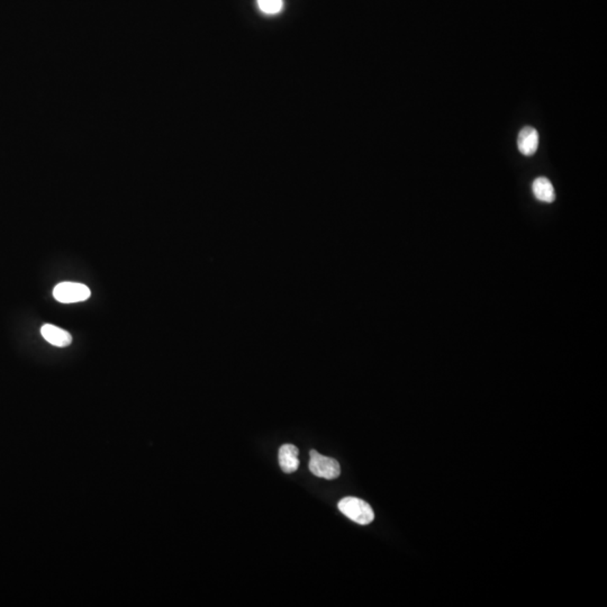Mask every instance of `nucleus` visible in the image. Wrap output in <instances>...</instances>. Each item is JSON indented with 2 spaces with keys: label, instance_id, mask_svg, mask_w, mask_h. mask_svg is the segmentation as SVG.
<instances>
[{
  "label": "nucleus",
  "instance_id": "1",
  "mask_svg": "<svg viewBox=\"0 0 607 607\" xmlns=\"http://www.w3.org/2000/svg\"><path fill=\"white\" fill-rule=\"evenodd\" d=\"M338 510L354 522L367 525L373 522L375 513L368 503L357 497H345L338 501Z\"/></svg>",
  "mask_w": 607,
  "mask_h": 607
},
{
  "label": "nucleus",
  "instance_id": "2",
  "mask_svg": "<svg viewBox=\"0 0 607 607\" xmlns=\"http://www.w3.org/2000/svg\"><path fill=\"white\" fill-rule=\"evenodd\" d=\"M310 473L319 478L332 480L341 475V467L338 461L333 458L325 457L319 454L317 451L310 450Z\"/></svg>",
  "mask_w": 607,
  "mask_h": 607
},
{
  "label": "nucleus",
  "instance_id": "3",
  "mask_svg": "<svg viewBox=\"0 0 607 607\" xmlns=\"http://www.w3.org/2000/svg\"><path fill=\"white\" fill-rule=\"evenodd\" d=\"M90 289L87 286L77 282H62L55 286L53 296L62 304L79 303L90 297Z\"/></svg>",
  "mask_w": 607,
  "mask_h": 607
},
{
  "label": "nucleus",
  "instance_id": "4",
  "mask_svg": "<svg viewBox=\"0 0 607 607\" xmlns=\"http://www.w3.org/2000/svg\"><path fill=\"white\" fill-rule=\"evenodd\" d=\"M517 147L521 153L526 157L533 156L538 147V133L534 127L526 126L521 129L517 138Z\"/></svg>",
  "mask_w": 607,
  "mask_h": 607
},
{
  "label": "nucleus",
  "instance_id": "5",
  "mask_svg": "<svg viewBox=\"0 0 607 607\" xmlns=\"http://www.w3.org/2000/svg\"><path fill=\"white\" fill-rule=\"evenodd\" d=\"M299 450L297 447L293 445H282L279 450V464L282 467V470L286 473H293L297 471L299 467V459H298Z\"/></svg>",
  "mask_w": 607,
  "mask_h": 607
},
{
  "label": "nucleus",
  "instance_id": "6",
  "mask_svg": "<svg viewBox=\"0 0 607 607\" xmlns=\"http://www.w3.org/2000/svg\"><path fill=\"white\" fill-rule=\"evenodd\" d=\"M41 333L43 338L54 347H68L73 342V338H71L70 333L66 332L64 330L59 329L58 326L51 325V324H45L42 326Z\"/></svg>",
  "mask_w": 607,
  "mask_h": 607
},
{
  "label": "nucleus",
  "instance_id": "7",
  "mask_svg": "<svg viewBox=\"0 0 607 607\" xmlns=\"http://www.w3.org/2000/svg\"><path fill=\"white\" fill-rule=\"evenodd\" d=\"M533 194L538 201L543 203H554L556 199L554 186L549 179L545 177L535 179L532 185Z\"/></svg>",
  "mask_w": 607,
  "mask_h": 607
},
{
  "label": "nucleus",
  "instance_id": "8",
  "mask_svg": "<svg viewBox=\"0 0 607 607\" xmlns=\"http://www.w3.org/2000/svg\"><path fill=\"white\" fill-rule=\"evenodd\" d=\"M257 3L259 10L266 15H275L280 13L284 7L282 0H258Z\"/></svg>",
  "mask_w": 607,
  "mask_h": 607
}]
</instances>
